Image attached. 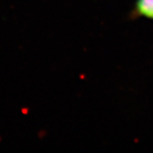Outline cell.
<instances>
[{
  "mask_svg": "<svg viewBox=\"0 0 153 153\" xmlns=\"http://www.w3.org/2000/svg\"><path fill=\"white\" fill-rule=\"evenodd\" d=\"M130 18L133 19L145 18L153 20V0H136Z\"/></svg>",
  "mask_w": 153,
  "mask_h": 153,
  "instance_id": "1",
  "label": "cell"
}]
</instances>
